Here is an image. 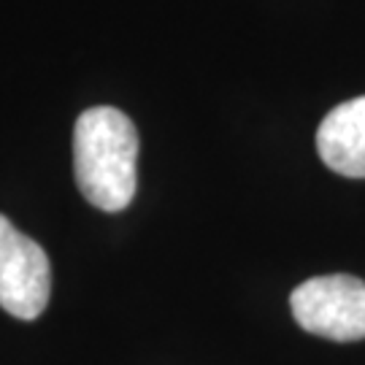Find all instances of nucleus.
Here are the masks:
<instances>
[{
  "mask_svg": "<svg viewBox=\"0 0 365 365\" xmlns=\"http://www.w3.org/2000/svg\"><path fill=\"white\" fill-rule=\"evenodd\" d=\"M138 130L128 114L114 106H95L73 128V173L78 192L95 209L117 214L135 195Z\"/></svg>",
  "mask_w": 365,
  "mask_h": 365,
  "instance_id": "nucleus-1",
  "label": "nucleus"
},
{
  "mask_svg": "<svg viewBox=\"0 0 365 365\" xmlns=\"http://www.w3.org/2000/svg\"><path fill=\"white\" fill-rule=\"evenodd\" d=\"M289 309L306 333L330 341L365 339V282L357 276H314L292 289Z\"/></svg>",
  "mask_w": 365,
  "mask_h": 365,
  "instance_id": "nucleus-2",
  "label": "nucleus"
},
{
  "mask_svg": "<svg viewBox=\"0 0 365 365\" xmlns=\"http://www.w3.org/2000/svg\"><path fill=\"white\" fill-rule=\"evenodd\" d=\"M52 295L46 252L0 214V306L16 319H36Z\"/></svg>",
  "mask_w": 365,
  "mask_h": 365,
  "instance_id": "nucleus-3",
  "label": "nucleus"
},
{
  "mask_svg": "<svg viewBox=\"0 0 365 365\" xmlns=\"http://www.w3.org/2000/svg\"><path fill=\"white\" fill-rule=\"evenodd\" d=\"M317 152L330 170L365 179V95L336 106L317 130Z\"/></svg>",
  "mask_w": 365,
  "mask_h": 365,
  "instance_id": "nucleus-4",
  "label": "nucleus"
}]
</instances>
